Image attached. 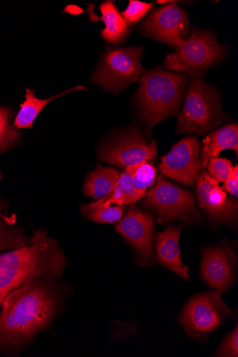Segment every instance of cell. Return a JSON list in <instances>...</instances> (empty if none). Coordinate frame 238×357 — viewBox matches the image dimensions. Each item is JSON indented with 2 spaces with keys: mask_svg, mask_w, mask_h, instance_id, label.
<instances>
[{
  "mask_svg": "<svg viewBox=\"0 0 238 357\" xmlns=\"http://www.w3.org/2000/svg\"><path fill=\"white\" fill-rule=\"evenodd\" d=\"M99 10L102 17H97V20L103 21L105 24V28L101 32V36L107 43L124 44L131 32L130 24L111 0L102 3Z\"/></svg>",
  "mask_w": 238,
  "mask_h": 357,
  "instance_id": "cell-17",
  "label": "cell"
},
{
  "mask_svg": "<svg viewBox=\"0 0 238 357\" xmlns=\"http://www.w3.org/2000/svg\"><path fill=\"white\" fill-rule=\"evenodd\" d=\"M238 356V328L237 324L235 330L228 335L223 341L216 356Z\"/></svg>",
  "mask_w": 238,
  "mask_h": 357,
  "instance_id": "cell-26",
  "label": "cell"
},
{
  "mask_svg": "<svg viewBox=\"0 0 238 357\" xmlns=\"http://www.w3.org/2000/svg\"><path fill=\"white\" fill-rule=\"evenodd\" d=\"M190 29L188 14L176 4L156 9L140 25V34L178 50Z\"/></svg>",
  "mask_w": 238,
  "mask_h": 357,
  "instance_id": "cell-10",
  "label": "cell"
},
{
  "mask_svg": "<svg viewBox=\"0 0 238 357\" xmlns=\"http://www.w3.org/2000/svg\"><path fill=\"white\" fill-rule=\"evenodd\" d=\"M115 229L137 252L142 266H151L154 259L153 241L155 232L152 215L137 207L131 206L124 217L116 222Z\"/></svg>",
  "mask_w": 238,
  "mask_h": 357,
  "instance_id": "cell-13",
  "label": "cell"
},
{
  "mask_svg": "<svg viewBox=\"0 0 238 357\" xmlns=\"http://www.w3.org/2000/svg\"><path fill=\"white\" fill-rule=\"evenodd\" d=\"M187 84L185 75L161 67L143 72L135 96L150 133L158 123L177 114Z\"/></svg>",
  "mask_w": 238,
  "mask_h": 357,
  "instance_id": "cell-3",
  "label": "cell"
},
{
  "mask_svg": "<svg viewBox=\"0 0 238 357\" xmlns=\"http://www.w3.org/2000/svg\"><path fill=\"white\" fill-rule=\"evenodd\" d=\"M142 206L154 212L158 222L161 225L179 219L191 225L201 220L192 192L168 181L161 175L147 194Z\"/></svg>",
  "mask_w": 238,
  "mask_h": 357,
  "instance_id": "cell-7",
  "label": "cell"
},
{
  "mask_svg": "<svg viewBox=\"0 0 238 357\" xmlns=\"http://www.w3.org/2000/svg\"><path fill=\"white\" fill-rule=\"evenodd\" d=\"M121 174L116 169L98 165L85 178L83 187L85 197L94 201L106 197L117 185Z\"/></svg>",
  "mask_w": 238,
  "mask_h": 357,
  "instance_id": "cell-18",
  "label": "cell"
},
{
  "mask_svg": "<svg viewBox=\"0 0 238 357\" xmlns=\"http://www.w3.org/2000/svg\"><path fill=\"white\" fill-rule=\"evenodd\" d=\"M0 305H1V304H0Z\"/></svg>",
  "mask_w": 238,
  "mask_h": 357,
  "instance_id": "cell-31",
  "label": "cell"
},
{
  "mask_svg": "<svg viewBox=\"0 0 238 357\" xmlns=\"http://www.w3.org/2000/svg\"><path fill=\"white\" fill-rule=\"evenodd\" d=\"M2 305L0 347H17L48 326L55 314L57 298L50 283L36 278L13 290Z\"/></svg>",
  "mask_w": 238,
  "mask_h": 357,
  "instance_id": "cell-1",
  "label": "cell"
},
{
  "mask_svg": "<svg viewBox=\"0 0 238 357\" xmlns=\"http://www.w3.org/2000/svg\"><path fill=\"white\" fill-rule=\"evenodd\" d=\"M227 53V47L218 43L212 31L193 27L182 46L167 55L165 68L200 78L223 60Z\"/></svg>",
  "mask_w": 238,
  "mask_h": 357,
  "instance_id": "cell-5",
  "label": "cell"
},
{
  "mask_svg": "<svg viewBox=\"0 0 238 357\" xmlns=\"http://www.w3.org/2000/svg\"><path fill=\"white\" fill-rule=\"evenodd\" d=\"M125 172L130 176L134 187L140 190L147 191L156 183L157 169L151 162L128 167Z\"/></svg>",
  "mask_w": 238,
  "mask_h": 357,
  "instance_id": "cell-22",
  "label": "cell"
},
{
  "mask_svg": "<svg viewBox=\"0 0 238 357\" xmlns=\"http://www.w3.org/2000/svg\"><path fill=\"white\" fill-rule=\"evenodd\" d=\"M98 156L108 165L126 169L156 159V142L149 144L137 127H131L101 146Z\"/></svg>",
  "mask_w": 238,
  "mask_h": 357,
  "instance_id": "cell-9",
  "label": "cell"
},
{
  "mask_svg": "<svg viewBox=\"0 0 238 357\" xmlns=\"http://www.w3.org/2000/svg\"><path fill=\"white\" fill-rule=\"evenodd\" d=\"M31 238L27 239L21 233L8 227L0 219V251L17 249L29 245Z\"/></svg>",
  "mask_w": 238,
  "mask_h": 357,
  "instance_id": "cell-23",
  "label": "cell"
},
{
  "mask_svg": "<svg viewBox=\"0 0 238 357\" xmlns=\"http://www.w3.org/2000/svg\"><path fill=\"white\" fill-rule=\"evenodd\" d=\"M144 48L130 46L117 47L107 45L96 71L93 83L104 90L119 93L139 81L144 72L141 60Z\"/></svg>",
  "mask_w": 238,
  "mask_h": 357,
  "instance_id": "cell-6",
  "label": "cell"
},
{
  "mask_svg": "<svg viewBox=\"0 0 238 357\" xmlns=\"http://www.w3.org/2000/svg\"><path fill=\"white\" fill-rule=\"evenodd\" d=\"M225 119L217 89L200 78L191 77L184 108L178 117L177 133L205 136Z\"/></svg>",
  "mask_w": 238,
  "mask_h": 357,
  "instance_id": "cell-4",
  "label": "cell"
},
{
  "mask_svg": "<svg viewBox=\"0 0 238 357\" xmlns=\"http://www.w3.org/2000/svg\"><path fill=\"white\" fill-rule=\"evenodd\" d=\"M199 206L209 218V224L235 225L237 221L238 203L230 197L218 183L208 173H200L195 181Z\"/></svg>",
  "mask_w": 238,
  "mask_h": 357,
  "instance_id": "cell-12",
  "label": "cell"
},
{
  "mask_svg": "<svg viewBox=\"0 0 238 357\" xmlns=\"http://www.w3.org/2000/svg\"><path fill=\"white\" fill-rule=\"evenodd\" d=\"M147 191H142L135 188L130 176L121 173L120 178L113 188L106 197L97 200L105 206H121L133 204L144 199Z\"/></svg>",
  "mask_w": 238,
  "mask_h": 357,
  "instance_id": "cell-20",
  "label": "cell"
},
{
  "mask_svg": "<svg viewBox=\"0 0 238 357\" xmlns=\"http://www.w3.org/2000/svg\"><path fill=\"white\" fill-rule=\"evenodd\" d=\"M8 116L9 114H8L7 110L0 109V123L3 121Z\"/></svg>",
  "mask_w": 238,
  "mask_h": 357,
  "instance_id": "cell-29",
  "label": "cell"
},
{
  "mask_svg": "<svg viewBox=\"0 0 238 357\" xmlns=\"http://www.w3.org/2000/svg\"><path fill=\"white\" fill-rule=\"evenodd\" d=\"M200 278L211 288L223 294L235 282L237 258L230 246L203 248Z\"/></svg>",
  "mask_w": 238,
  "mask_h": 357,
  "instance_id": "cell-14",
  "label": "cell"
},
{
  "mask_svg": "<svg viewBox=\"0 0 238 357\" xmlns=\"http://www.w3.org/2000/svg\"><path fill=\"white\" fill-rule=\"evenodd\" d=\"M154 6V3H146L140 1L131 0L124 12L121 13L123 17L131 25L140 22Z\"/></svg>",
  "mask_w": 238,
  "mask_h": 357,
  "instance_id": "cell-25",
  "label": "cell"
},
{
  "mask_svg": "<svg viewBox=\"0 0 238 357\" xmlns=\"http://www.w3.org/2000/svg\"><path fill=\"white\" fill-rule=\"evenodd\" d=\"M182 224L167 227L162 233H158L156 240V264L177 274L181 278H189V268L181 259L179 238L183 230Z\"/></svg>",
  "mask_w": 238,
  "mask_h": 357,
  "instance_id": "cell-15",
  "label": "cell"
},
{
  "mask_svg": "<svg viewBox=\"0 0 238 357\" xmlns=\"http://www.w3.org/2000/svg\"><path fill=\"white\" fill-rule=\"evenodd\" d=\"M82 215L96 223H114L123 217L124 207L121 206H105L98 201L80 206Z\"/></svg>",
  "mask_w": 238,
  "mask_h": 357,
  "instance_id": "cell-21",
  "label": "cell"
},
{
  "mask_svg": "<svg viewBox=\"0 0 238 357\" xmlns=\"http://www.w3.org/2000/svg\"><path fill=\"white\" fill-rule=\"evenodd\" d=\"M9 126V116L1 123H0V135H1L5 131L6 129Z\"/></svg>",
  "mask_w": 238,
  "mask_h": 357,
  "instance_id": "cell-28",
  "label": "cell"
},
{
  "mask_svg": "<svg viewBox=\"0 0 238 357\" xmlns=\"http://www.w3.org/2000/svg\"><path fill=\"white\" fill-rule=\"evenodd\" d=\"M2 176H1V172H0V180H1Z\"/></svg>",
  "mask_w": 238,
  "mask_h": 357,
  "instance_id": "cell-30",
  "label": "cell"
},
{
  "mask_svg": "<svg viewBox=\"0 0 238 357\" xmlns=\"http://www.w3.org/2000/svg\"><path fill=\"white\" fill-rule=\"evenodd\" d=\"M77 90H87V89L82 85H79L63 93L50 97L48 99L40 100L34 94L36 92L35 90L27 89L25 101L20 105L21 109L15 119L14 126L16 128H32L34 121H36L40 113L50 102L68 93Z\"/></svg>",
  "mask_w": 238,
  "mask_h": 357,
  "instance_id": "cell-19",
  "label": "cell"
},
{
  "mask_svg": "<svg viewBox=\"0 0 238 357\" xmlns=\"http://www.w3.org/2000/svg\"><path fill=\"white\" fill-rule=\"evenodd\" d=\"M200 145L197 137H186L161 158L162 175L185 185H192L202 169Z\"/></svg>",
  "mask_w": 238,
  "mask_h": 357,
  "instance_id": "cell-11",
  "label": "cell"
},
{
  "mask_svg": "<svg viewBox=\"0 0 238 357\" xmlns=\"http://www.w3.org/2000/svg\"><path fill=\"white\" fill-rule=\"evenodd\" d=\"M231 312L219 291H204L191 298L179 321L188 335L201 340L221 327Z\"/></svg>",
  "mask_w": 238,
  "mask_h": 357,
  "instance_id": "cell-8",
  "label": "cell"
},
{
  "mask_svg": "<svg viewBox=\"0 0 238 357\" xmlns=\"http://www.w3.org/2000/svg\"><path fill=\"white\" fill-rule=\"evenodd\" d=\"M207 167L209 174L218 183L228 180L234 169L230 160L218 157L211 158Z\"/></svg>",
  "mask_w": 238,
  "mask_h": 357,
  "instance_id": "cell-24",
  "label": "cell"
},
{
  "mask_svg": "<svg viewBox=\"0 0 238 357\" xmlns=\"http://www.w3.org/2000/svg\"><path fill=\"white\" fill-rule=\"evenodd\" d=\"M224 191L229 192L234 198L238 197V167H234L233 172L230 178L224 182L221 187Z\"/></svg>",
  "mask_w": 238,
  "mask_h": 357,
  "instance_id": "cell-27",
  "label": "cell"
},
{
  "mask_svg": "<svg viewBox=\"0 0 238 357\" xmlns=\"http://www.w3.org/2000/svg\"><path fill=\"white\" fill-rule=\"evenodd\" d=\"M228 149L234 150L238 153V125L228 124L214 132L209 133L202 141L200 154L202 169L207 168L209 161L212 158L218 157L219 153Z\"/></svg>",
  "mask_w": 238,
  "mask_h": 357,
  "instance_id": "cell-16",
  "label": "cell"
},
{
  "mask_svg": "<svg viewBox=\"0 0 238 357\" xmlns=\"http://www.w3.org/2000/svg\"><path fill=\"white\" fill-rule=\"evenodd\" d=\"M65 256L57 241L40 229L29 245L0 255V304L11 291L36 278L60 277Z\"/></svg>",
  "mask_w": 238,
  "mask_h": 357,
  "instance_id": "cell-2",
  "label": "cell"
}]
</instances>
